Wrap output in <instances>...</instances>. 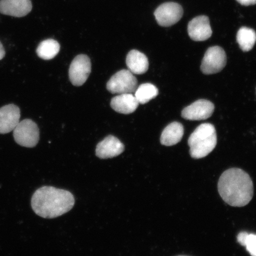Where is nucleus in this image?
Returning a JSON list of instances; mask_svg holds the SVG:
<instances>
[{
  "label": "nucleus",
  "mask_w": 256,
  "mask_h": 256,
  "mask_svg": "<svg viewBox=\"0 0 256 256\" xmlns=\"http://www.w3.org/2000/svg\"><path fill=\"white\" fill-rule=\"evenodd\" d=\"M219 194L229 206L242 207L252 200L254 184L250 176L242 169L233 168L224 172L218 184Z\"/></svg>",
  "instance_id": "nucleus-1"
},
{
  "label": "nucleus",
  "mask_w": 256,
  "mask_h": 256,
  "mask_svg": "<svg viewBox=\"0 0 256 256\" xmlns=\"http://www.w3.org/2000/svg\"><path fill=\"white\" fill-rule=\"evenodd\" d=\"M74 204V197L72 193L52 186L38 188L31 200L35 214L44 218L62 216L71 210Z\"/></svg>",
  "instance_id": "nucleus-2"
},
{
  "label": "nucleus",
  "mask_w": 256,
  "mask_h": 256,
  "mask_svg": "<svg viewBox=\"0 0 256 256\" xmlns=\"http://www.w3.org/2000/svg\"><path fill=\"white\" fill-rule=\"evenodd\" d=\"M217 136L215 127L211 124H202L198 126L188 140L192 158H206L215 149Z\"/></svg>",
  "instance_id": "nucleus-3"
},
{
  "label": "nucleus",
  "mask_w": 256,
  "mask_h": 256,
  "mask_svg": "<svg viewBox=\"0 0 256 256\" xmlns=\"http://www.w3.org/2000/svg\"><path fill=\"white\" fill-rule=\"evenodd\" d=\"M106 88L112 94H132L136 91L138 81L130 70H122L112 76Z\"/></svg>",
  "instance_id": "nucleus-4"
},
{
  "label": "nucleus",
  "mask_w": 256,
  "mask_h": 256,
  "mask_svg": "<svg viewBox=\"0 0 256 256\" xmlns=\"http://www.w3.org/2000/svg\"><path fill=\"white\" fill-rule=\"evenodd\" d=\"M15 142L21 146L33 148L40 140V130L36 123L31 120L19 122L14 130Z\"/></svg>",
  "instance_id": "nucleus-5"
},
{
  "label": "nucleus",
  "mask_w": 256,
  "mask_h": 256,
  "mask_svg": "<svg viewBox=\"0 0 256 256\" xmlns=\"http://www.w3.org/2000/svg\"><path fill=\"white\" fill-rule=\"evenodd\" d=\"M226 64V56L222 48L216 46L208 48L202 62L200 70L204 74L220 72Z\"/></svg>",
  "instance_id": "nucleus-6"
},
{
  "label": "nucleus",
  "mask_w": 256,
  "mask_h": 256,
  "mask_svg": "<svg viewBox=\"0 0 256 256\" xmlns=\"http://www.w3.org/2000/svg\"><path fill=\"white\" fill-rule=\"evenodd\" d=\"M184 14V10L178 3L168 2L160 5L154 16L160 26L169 27L178 23Z\"/></svg>",
  "instance_id": "nucleus-7"
},
{
  "label": "nucleus",
  "mask_w": 256,
  "mask_h": 256,
  "mask_svg": "<svg viewBox=\"0 0 256 256\" xmlns=\"http://www.w3.org/2000/svg\"><path fill=\"white\" fill-rule=\"evenodd\" d=\"M90 60L86 55L76 56L72 60L69 70V78L72 84L81 86L87 81L91 72Z\"/></svg>",
  "instance_id": "nucleus-8"
},
{
  "label": "nucleus",
  "mask_w": 256,
  "mask_h": 256,
  "mask_svg": "<svg viewBox=\"0 0 256 256\" xmlns=\"http://www.w3.org/2000/svg\"><path fill=\"white\" fill-rule=\"evenodd\" d=\"M214 108L212 102L200 99L185 108L182 112V116L186 120H206L212 116Z\"/></svg>",
  "instance_id": "nucleus-9"
},
{
  "label": "nucleus",
  "mask_w": 256,
  "mask_h": 256,
  "mask_svg": "<svg viewBox=\"0 0 256 256\" xmlns=\"http://www.w3.org/2000/svg\"><path fill=\"white\" fill-rule=\"evenodd\" d=\"M188 36L194 41L206 40L212 36L209 18L206 16H200L192 19L188 23Z\"/></svg>",
  "instance_id": "nucleus-10"
},
{
  "label": "nucleus",
  "mask_w": 256,
  "mask_h": 256,
  "mask_svg": "<svg viewBox=\"0 0 256 256\" xmlns=\"http://www.w3.org/2000/svg\"><path fill=\"white\" fill-rule=\"evenodd\" d=\"M20 108L14 104H8L0 108V134L10 132L20 122Z\"/></svg>",
  "instance_id": "nucleus-11"
},
{
  "label": "nucleus",
  "mask_w": 256,
  "mask_h": 256,
  "mask_svg": "<svg viewBox=\"0 0 256 256\" xmlns=\"http://www.w3.org/2000/svg\"><path fill=\"white\" fill-rule=\"evenodd\" d=\"M124 150V144L117 138L110 136L98 144L96 154L101 159L111 158L120 155Z\"/></svg>",
  "instance_id": "nucleus-12"
},
{
  "label": "nucleus",
  "mask_w": 256,
  "mask_h": 256,
  "mask_svg": "<svg viewBox=\"0 0 256 256\" xmlns=\"http://www.w3.org/2000/svg\"><path fill=\"white\" fill-rule=\"evenodd\" d=\"M32 4L30 0H1L0 12L2 14L22 18L31 12Z\"/></svg>",
  "instance_id": "nucleus-13"
},
{
  "label": "nucleus",
  "mask_w": 256,
  "mask_h": 256,
  "mask_svg": "<svg viewBox=\"0 0 256 256\" xmlns=\"http://www.w3.org/2000/svg\"><path fill=\"white\" fill-rule=\"evenodd\" d=\"M138 102L135 95L131 94H121L112 99L110 106L114 111L122 114H130L138 107Z\"/></svg>",
  "instance_id": "nucleus-14"
},
{
  "label": "nucleus",
  "mask_w": 256,
  "mask_h": 256,
  "mask_svg": "<svg viewBox=\"0 0 256 256\" xmlns=\"http://www.w3.org/2000/svg\"><path fill=\"white\" fill-rule=\"evenodd\" d=\"M128 69L135 74H142L148 70V60L145 54L137 50H130L126 57Z\"/></svg>",
  "instance_id": "nucleus-15"
},
{
  "label": "nucleus",
  "mask_w": 256,
  "mask_h": 256,
  "mask_svg": "<svg viewBox=\"0 0 256 256\" xmlns=\"http://www.w3.org/2000/svg\"><path fill=\"white\" fill-rule=\"evenodd\" d=\"M184 135V126L178 122H174L170 124L163 130L160 142L163 146H174L180 142Z\"/></svg>",
  "instance_id": "nucleus-16"
},
{
  "label": "nucleus",
  "mask_w": 256,
  "mask_h": 256,
  "mask_svg": "<svg viewBox=\"0 0 256 256\" xmlns=\"http://www.w3.org/2000/svg\"><path fill=\"white\" fill-rule=\"evenodd\" d=\"M236 41L240 48L244 52L252 49L256 42V33L252 28L242 27L236 34Z\"/></svg>",
  "instance_id": "nucleus-17"
},
{
  "label": "nucleus",
  "mask_w": 256,
  "mask_h": 256,
  "mask_svg": "<svg viewBox=\"0 0 256 256\" xmlns=\"http://www.w3.org/2000/svg\"><path fill=\"white\" fill-rule=\"evenodd\" d=\"M60 46L57 41L50 39L44 40L39 44L36 50L38 56L44 60H50L57 56Z\"/></svg>",
  "instance_id": "nucleus-18"
},
{
  "label": "nucleus",
  "mask_w": 256,
  "mask_h": 256,
  "mask_svg": "<svg viewBox=\"0 0 256 256\" xmlns=\"http://www.w3.org/2000/svg\"><path fill=\"white\" fill-rule=\"evenodd\" d=\"M158 94V90L151 83H145L137 88L135 96L140 104H146L154 98Z\"/></svg>",
  "instance_id": "nucleus-19"
},
{
  "label": "nucleus",
  "mask_w": 256,
  "mask_h": 256,
  "mask_svg": "<svg viewBox=\"0 0 256 256\" xmlns=\"http://www.w3.org/2000/svg\"><path fill=\"white\" fill-rule=\"evenodd\" d=\"M238 241L240 244L246 247L252 256H256V234L247 232H240Z\"/></svg>",
  "instance_id": "nucleus-20"
},
{
  "label": "nucleus",
  "mask_w": 256,
  "mask_h": 256,
  "mask_svg": "<svg viewBox=\"0 0 256 256\" xmlns=\"http://www.w3.org/2000/svg\"><path fill=\"white\" fill-rule=\"evenodd\" d=\"M240 4L248 6L256 4V0H236Z\"/></svg>",
  "instance_id": "nucleus-21"
},
{
  "label": "nucleus",
  "mask_w": 256,
  "mask_h": 256,
  "mask_svg": "<svg viewBox=\"0 0 256 256\" xmlns=\"http://www.w3.org/2000/svg\"><path fill=\"white\" fill-rule=\"evenodd\" d=\"M5 55L6 52L4 47H3L2 44L0 42V60H2Z\"/></svg>",
  "instance_id": "nucleus-22"
},
{
  "label": "nucleus",
  "mask_w": 256,
  "mask_h": 256,
  "mask_svg": "<svg viewBox=\"0 0 256 256\" xmlns=\"http://www.w3.org/2000/svg\"></svg>",
  "instance_id": "nucleus-23"
}]
</instances>
